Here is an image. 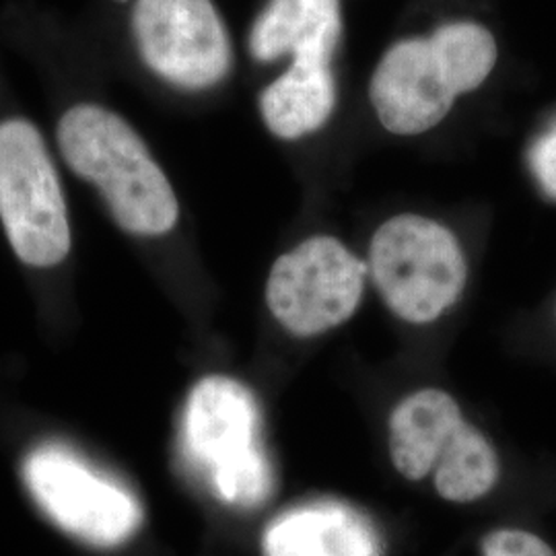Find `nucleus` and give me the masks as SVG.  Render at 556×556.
<instances>
[{"label": "nucleus", "instance_id": "f257e3e1", "mask_svg": "<svg viewBox=\"0 0 556 556\" xmlns=\"http://www.w3.org/2000/svg\"><path fill=\"white\" fill-rule=\"evenodd\" d=\"M497 62L495 38L477 23L441 25L429 38L392 46L374 73L369 98L394 135H420L447 116L457 96L475 91Z\"/></svg>", "mask_w": 556, "mask_h": 556}, {"label": "nucleus", "instance_id": "f03ea898", "mask_svg": "<svg viewBox=\"0 0 556 556\" xmlns=\"http://www.w3.org/2000/svg\"><path fill=\"white\" fill-rule=\"evenodd\" d=\"M64 160L100 188L119 225L137 236H163L178 220L172 184L139 135L100 105H77L59 126Z\"/></svg>", "mask_w": 556, "mask_h": 556}, {"label": "nucleus", "instance_id": "7ed1b4c3", "mask_svg": "<svg viewBox=\"0 0 556 556\" xmlns=\"http://www.w3.org/2000/svg\"><path fill=\"white\" fill-rule=\"evenodd\" d=\"M181 450L190 468L227 505L258 507L273 493V468L260 445L258 404L225 376L200 379L181 418Z\"/></svg>", "mask_w": 556, "mask_h": 556}, {"label": "nucleus", "instance_id": "20e7f679", "mask_svg": "<svg viewBox=\"0 0 556 556\" xmlns=\"http://www.w3.org/2000/svg\"><path fill=\"white\" fill-rule=\"evenodd\" d=\"M390 456L397 475L418 482L433 472L435 491L452 503L489 495L498 480V457L443 390L404 397L390 417Z\"/></svg>", "mask_w": 556, "mask_h": 556}, {"label": "nucleus", "instance_id": "39448f33", "mask_svg": "<svg viewBox=\"0 0 556 556\" xmlns=\"http://www.w3.org/2000/svg\"><path fill=\"white\" fill-rule=\"evenodd\" d=\"M371 275L397 318L429 324L466 285V260L450 229L418 215L386 220L371 241Z\"/></svg>", "mask_w": 556, "mask_h": 556}, {"label": "nucleus", "instance_id": "423d86ee", "mask_svg": "<svg viewBox=\"0 0 556 556\" xmlns=\"http://www.w3.org/2000/svg\"><path fill=\"white\" fill-rule=\"evenodd\" d=\"M0 219L25 264L48 268L66 258L71 229L56 169L25 119L0 124Z\"/></svg>", "mask_w": 556, "mask_h": 556}, {"label": "nucleus", "instance_id": "0eeeda50", "mask_svg": "<svg viewBox=\"0 0 556 556\" xmlns=\"http://www.w3.org/2000/svg\"><path fill=\"white\" fill-rule=\"evenodd\" d=\"M25 484L56 526L96 546H116L142 521L139 501L60 445H41L23 464Z\"/></svg>", "mask_w": 556, "mask_h": 556}, {"label": "nucleus", "instance_id": "6e6552de", "mask_svg": "<svg viewBox=\"0 0 556 556\" xmlns=\"http://www.w3.org/2000/svg\"><path fill=\"white\" fill-rule=\"evenodd\" d=\"M365 264L338 239L312 238L275 262L266 301L278 324L295 337H316L357 309Z\"/></svg>", "mask_w": 556, "mask_h": 556}, {"label": "nucleus", "instance_id": "1a4fd4ad", "mask_svg": "<svg viewBox=\"0 0 556 556\" xmlns=\"http://www.w3.org/2000/svg\"><path fill=\"white\" fill-rule=\"evenodd\" d=\"M132 29L149 68L178 87L204 89L229 73V36L211 0H137Z\"/></svg>", "mask_w": 556, "mask_h": 556}, {"label": "nucleus", "instance_id": "9d476101", "mask_svg": "<svg viewBox=\"0 0 556 556\" xmlns=\"http://www.w3.org/2000/svg\"><path fill=\"white\" fill-rule=\"evenodd\" d=\"M264 556H381L371 519L351 505L318 501L278 516L262 540Z\"/></svg>", "mask_w": 556, "mask_h": 556}, {"label": "nucleus", "instance_id": "9b49d317", "mask_svg": "<svg viewBox=\"0 0 556 556\" xmlns=\"http://www.w3.org/2000/svg\"><path fill=\"white\" fill-rule=\"evenodd\" d=\"M340 27L338 0H270L252 29L250 50L262 62L285 54L330 62Z\"/></svg>", "mask_w": 556, "mask_h": 556}, {"label": "nucleus", "instance_id": "f8f14e48", "mask_svg": "<svg viewBox=\"0 0 556 556\" xmlns=\"http://www.w3.org/2000/svg\"><path fill=\"white\" fill-rule=\"evenodd\" d=\"M334 101L330 62L293 60L289 71L264 89L260 112L273 135L293 140L321 128L334 110Z\"/></svg>", "mask_w": 556, "mask_h": 556}, {"label": "nucleus", "instance_id": "ddd939ff", "mask_svg": "<svg viewBox=\"0 0 556 556\" xmlns=\"http://www.w3.org/2000/svg\"><path fill=\"white\" fill-rule=\"evenodd\" d=\"M482 556H556L555 551L542 538L516 530L501 528L493 530L480 542Z\"/></svg>", "mask_w": 556, "mask_h": 556}, {"label": "nucleus", "instance_id": "4468645a", "mask_svg": "<svg viewBox=\"0 0 556 556\" xmlns=\"http://www.w3.org/2000/svg\"><path fill=\"white\" fill-rule=\"evenodd\" d=\"M530 163L542 188L556 199V124L553 130L536 140L530 153Z\"/></svg>", "mask_w": 556, "mask_h": 556}]
</instances>
